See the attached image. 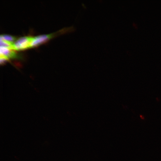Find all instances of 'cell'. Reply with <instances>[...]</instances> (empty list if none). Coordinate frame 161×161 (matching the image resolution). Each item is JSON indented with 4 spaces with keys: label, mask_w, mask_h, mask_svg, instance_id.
Listing matches in <instances>:
<instances>
[{
    "label": "cell",
    "mask_w": 161,
    "mask_h": 161,
    "mask_svg": "<svg viewBox=\"0 0 161 161\" xmlns=\"http://www.w3.org/2000/svg\"><path fill=\"white\" fill-rule=\"evenodd\" d=\"M32 38L30 36H24L19 38L13 43L12 49L20 50L30 48Z\"/></svg>",
    "instance_id": "cell-1"
},
{
    "label": "cell",
    "mask_w": 161,
    "mask_h": 161,
    "mask_svg": "<svg viewBox=\"0 0 161 161\" xmlns=\"http://www.w3.org/2000/svg\"><path fill=\"white\" fill-rule=\"evenodd\" d=\"M0 56H3L8 60L19 57L14 50L2 46L0 47Z\"/></svg>",
    "instance_id": "cell-3"
},
{
    "label": "cell",
    "mask_w": 161,
    "mask_h": 161,
    "mask_svg": "<svg viewBox=\"0 0 161 161\" xmlns=\"http://www.w3.org/2000/svg\"><path fill=\"white\" fill-rule=\"evenodd\" d=\"M62 31V30H61L50 34L41 35L33 37L30 44V47H35L45 43Z\"/></svg>",
    "instance_id": "cell-2"
},
{
    "label": "cell",
    "mask_w": 161,
    "mask_h": 161,
    "mask_svg": "<svg viewBox=\"0 0 161 161\" xmlns=\"http://www.w3.org/2000/svg\"><path fill=\"white\" fill-rule=\"evenodd\" d=\"M0 39L11 42L14 43L16 40V38L14 36L8 35H0Z\"/></svg>",
    "instance_id": "cell-4"
}]
</instances>
